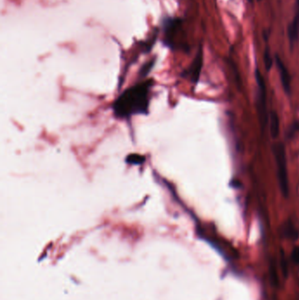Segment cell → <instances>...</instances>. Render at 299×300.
<instances>
[{"label": "cell", "instance_id": "obj_1", "mask_svg": "<svg viewBox=\"0 0 299 300\" xmlns=\"http://www.w3.org/2000/svg\"><path fill=\"white\" fill-rule=\"evenodd\" d=\"M153 84V79L146 80L125 90L112 104L115 117L130 119L135 115L148 114Z\"/></svg>", "mask_w": 299, "mask_h": 300}, {"label": "cell", "instance_id": "obj_2", "mask_svg": "<svg viewBox=\"0 0 299 300\" xmlns=\"http://www.w3.org/2000/svg\"><path fill=\"white\" fill-rule=\"evenodd\" d=\"M274 154L277 162V177L282 195L288 197L290 192L289 179H288V169L286 162L285 148L282 143H278L274 147Z\"/></svg>", "mask_w": 299, "mask_h": 300}, {"label": "cell", "instance_id": "obj_3", "mask_svg": "<svg viewBox=\"0 0 299 300\" xmlns=\"http://www.w3.org/2000/svg\"><path fill=\"white\" fill-rule=\"evenodd\" d=\"M182 25V19L170 16H163L161 27L163 34V45L170 49H177L176 38Z\"/></svg>", "mask_w": 299, "mask_h": 300}, {"label": "cell", "instance_id": "obj_4", "mask_svg": "<svg viewBox=\"0 0 299 300\" xmlns=\"http://www.w3.org/2000/svg\"><path fill=\"white\" fill-rule=\"evenodd\" d=\"M202 65L203 49L202 48H199V50H198V54H197L196 57H195L193 62H192V64L189 67V71H187L188 75L190 77V80L195 84L198 83V79H199V75H200Z\"/></svg>", "mask_w": 299, "mask_h": 300}, {"label": "cell", "instance_id": "obj_5", "mask_svg": "<svg viewBox=\"0 0 299 300\" xmlns=\"http://www.w3.org/2000/svg\"><path fill=\"white\" fill-rule=\"evenodd\" d=\"M277 64L278 71L280 73V78H281L283 90L285 91L287 94H290V90H291V80H290V73L287 70L285 65L283 64V62H281V59L278 56L277 57Z\"/></svg>", "mask_w": 299, "mask_h": 300}, {"label": "cell", "instance_id": "obj_6", "mask_svg": "<svg viewBox=\"0 0 299 300\" xmlns=\"http://www.w3.org/2000/svg\"><path fill=\"white\" fill-rule=\"evenodd\" d=\"M158 36L159 29L158 28H155L154 30V33L151 35V36L149 37V39L141 41L140 42V49H141V53H150V51L153 49L154 45L155 44L156 40L158 39Z\"/></svg>", "mask_w": 299, "mask_h": 300}, {"label": "cell", "instance_id": "obj_7", "mask_svg": "<svg viewBox=\"0 0 299 300\" xmlns=\"http://www.w3.org/2000/svg\"><path fill=\"white\" fill-rule=\"evenodd\" d=\"M299 13L297 14V15L295 16V18L293 19L292 22L290 24V27H289V32H288V35H289V40H290V44L291 46H293L294 43H296V41L299 38Z\"/></svg>", "mask_w": 299, "mask_h": 300}, {"label": "cell", "instance_id": "obj_8", "mask_svg": "<svg viewBox=\"0 0 299 300\" xmlns=\"http://www.w3.org/2000/svg\"><path fill=\"white\" fill-rule=\"evenodd\" d=\"M280 132V121L276 112L270 113V133L273 139H277Z\"/></svg>", "mask_w": 299, "mask_h": 300}, {"label": "cell", "instance_id": "obj_9", "mask_svg": "<svg viewBox=\"0 0 299 300\" xmlns=\"http://www.w3.org/2000/svg\"><path fill=\"white\" fill-rule=\"evenodd\" d=\"M155 61H156V58H153L152 60H150V62H146L141 66L140 72H139L140 77H145V76L149 75V73H150L151 70L153 69V67L154 66V64H155Z\"/></svg>", "mask_w": 299, "mask_h": 300}, {"label": "cell", "instance_id": "obj_10", "mask_svg": "<svg viewBox=\"0 0 299 300\" xmlns=\"http://www.w3.org/2000/svg\"><path fill=\"white\" fill-rule=\"evenodd\" d=\"M146 158L143 155L133 154V155H128L127 158V162L128 164H134V165H141L144 164Z\"/></svg>", "mask_w": 299, "mask_h": 300}, {"label": "cell", "instance_id": "obj_11", "mask_svg": "<svg viewBox=\"0 0 299 300\" xmlns=\"http://www.w3.org/2000/svg\"><path fill=\"white\" fill-rule=\"evenodd\" d=\"M264 61H265V65H266V68H267V70H269L271 67H272V58L270 56V53L268 52V50H266L265 51V54H264Z\"/></svg>", "mask_w": 299, "mask_h": 300}, {"label": "cell", "instance_id": "obj_12", "mask_svg": "<svg viewBox=\"0 0 299 300\" xmlns=\"http://www.w3.org/2000/svg\"><path fill=\"white\" fill-rule=\"evenodd\" d=\"M293 258L296 262L297 264L299 265V248H295L294 252H293Z\"/></svg>", "mask_w": 299, "mask_h": 300}, {"label": "cell", "instance_id": "obj_13", "mask_svg": "<svg viewBox=\"0 0 299 300\" xmlns=\"http://www.w3.org/2000/svg\"><path fill=\"white\" fill-rule=\"evenodd\" d=\"M248 1H249V2H253V0H248Z\"/></svg>", "mask_w": 299, "mask_h": 300}, {"label": "cell", "instance_id": "obj_14", "mask_svg": "<svg viewBox=\"0 0 299 300\" xmlns=\"http://www.w3.org/2000/svg\"><path fill=\"white\" fill-rule=\"evenodd\" d=\"M258 1H261V0H258Z\"/></svg>", "mask_w": 299, "mask_h": 300}]
</instances>
